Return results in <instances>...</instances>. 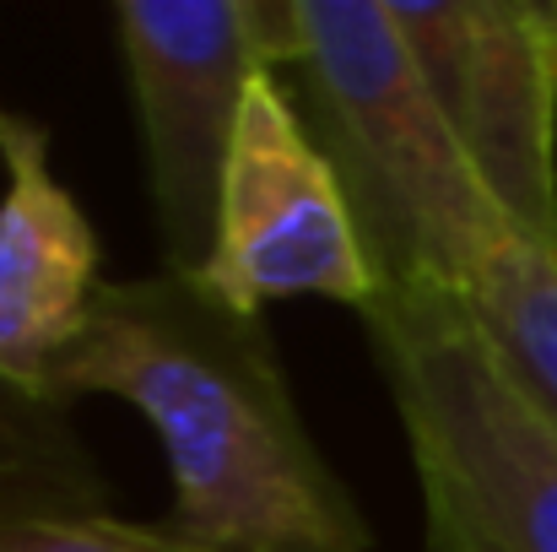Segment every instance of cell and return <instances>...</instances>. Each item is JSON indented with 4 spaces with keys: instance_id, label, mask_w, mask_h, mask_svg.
<instances>
[{
    "instance_id": "1",
    "label": "cell",
    "mask_w": 557,
    "mask_h": 552,
    "mask_svg": "<svg viewBox=\"0 0 557 552\" xmlns=\"http://www.w3.org/2000/svg\"><path fill=\"white\" fill-rule=\"evenodd\" d=\"M114 395L169 455L174 531L206 552H373V531L309 433L260 315L200 271L103 282L44 401Z\"/></svg>"
},
{
    "instance_id": "2",
    "label": "cell",
    "mask_w": 557,
    "mask_h": 552,
    "mask_svg": "<svg viewBox=\"0 0 557 552\" xmlns=\"http://www.w3.org/2000/svg\"><path fill=\"white\" fill-rule=\"evenodd\" d=\"M304 125L331 158L379 293H471L520 238L455 142L389 0H298Z\"/></svg>"
},
{
    "instance_id": "3",
    "label": "cell",
    "mask_w": 557,
    "mask_h": 552,
    "mask_svg": "<svg viewBox=\"0 0 557 552\" xmlns=\"http://www.w3.org/2000/svg\"><path fill=\"white\" fill-rule=\"evenodd\" d=\"M400 417L428 552H557V428L498 368L460 293H379L363 315Z\"/></svg>"
},
{
    "instance_id": "4",
    "label": "cell",
    "mask_w": 557,
    "mask_h": 552,
    "mask_svg": "<svg viewBox=\"0 0 557 552\" xmlns=\"http://www.w3.org/2000/svg\"><path fill=\"white\" fill-rule=\"evenodd\" d=\"M114 33L163 266L206 271L249 87L298 60V0H120Z\"/></svg>"
},
{
    "instance_id": "5",
    "label": "cell",
    "mask_w": 557,
    "mask_h": 552,
    "mask_svg": "<svg viewBox=\"0 0 557 552\" xmlns=\"http://www.w3.org/2000/svg\"><path fill=\"white\" fill-rule=\"evenodd\" d=\"M455 142L520 238L557 249V0H389Z\"/></svg>"
},
{
    "instance_id": "6",
    "label": "cell",
    "mask_w": 557,
    "mask_h": 552,
    "mask_svg": "<svg viewBox=\"0 0 557 552\" xmlns=\"http://www.w3.org/2000/svg\"><path fill=\"white\" fill-rule=\"evenodd\" d=\"M200 277L244 315L282 298H331L363 320L379 298L347 189L276 76L249 87Z\"/></svg>"
},
{
    "instance_id": "7",
    "label": "cell",
    "mask_w": 557,
    "mask_h": 552,
    "mask_svg": "<svg viewBox=\"0 0 557 552\" xmlns=\"http://www.w3.org/2000/svg\"><path fill=\"white\" fill-rule=\"evenodd\" d=\"M0 169V379L44 401L49 368L103 287L98 233L49 163V131L5 103Z\"/></svg>"
},
{
    "instance_id": "8",
    "label": "cell",
    "mask_w": 557,
    "mask_h": 552,
    "mask_svg": "<svg viewBox=\"0 0 557 552\" xmlns=\"http://www.w3.org/2000/svg\"><path fill=\"white\" fill-rule=\"evenodd\" d=\"M0 552H206L174 526L103 510L87 461H33L0 477Z\"/></svg>"
},
{
    "instance_id": "9",
    "label": "cell",
    "mask_w": 557,
    "mask_h": 552,
    "mask_svg": "<svg viewBox=\"0 0 557 552\" xmlns=\"http://www.w3.org/2000/svg\"><path fill=\"white\" fill-rule=\"evenodd\" d=\"M498 368L557 428V249L515 238L466 293Z\"/></svg>"
},
{
    "instance_id": "10",
    "label": "cell",
    "mask_w": 557,
    "mask_h": 552,
    "mask_svg": "<svg viewBox=\"0 0 557 552\" xmlns=\"http://www.w3.org/2000/svg\"><path fill=\"white\" fill-rule=\"evenodd\" d=\"M0 444H27L49 455H82L76 439L65 433V406H49L16 384L0 379Z\"/></svg>"
},
{
    "instance_id": "11",
    "label": "cell",
    "mask_w": 557,
    "mask_h": 552,
    "mask_svg": "<svg viewBox=\"0 0 557 552\" xmlns=\"http://www.w3.org/2000/svg\"><path fill=\"white\" fill-rule=\"evenodd\" d=\"M33 461H82V455H49V450H27V444H0V477L11 466H33Z\"/></svg>"
}]
</instances>
